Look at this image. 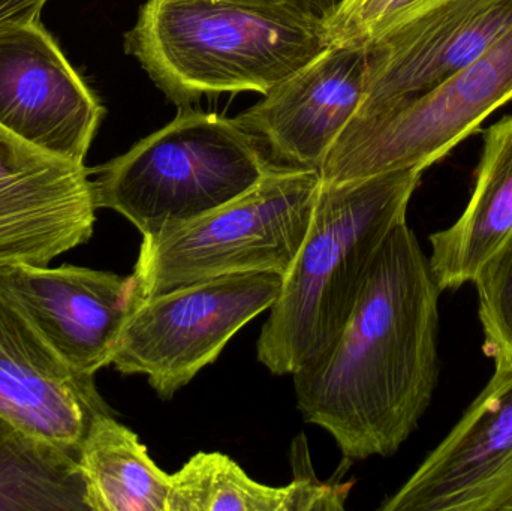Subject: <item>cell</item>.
<instances>
[{"instance_id":"cell-1","label":"cell","mask_w":512,"mask_h":511,"mask_svg":"<svg viewBox=\"0 0 512 511\" xmlns=\"http://www.w3.org/2000/svg\"><path fill=\"white\" fill-rule=\"evenodd\" d=\"M441 294L414 230L400 222L339 335L292 374L304 422L328 432L343 461L396 455L429 410Z\"/></svg>"},{"instance_id":"cell-2","label":"cell","mask_w":512,"mask_h":511,"mask_svg":"<svg viewBox=\"0 0 512 511\" xmlns=\"http://www.w3.org/2000/svg\"><path fill=\"white\" fill-rule=\"evenodd\" d=\"M327 23L291 0H147L126 33L168 101L270 92L325 48Z\"/></svg>"},{"instance_id":"cell-3","label":"cell","mask_w":512,"mask_h":511,"mask_svg":"<svg viewBox=\"0 0 512 511\" xmlns=\"http://www.w3.org/2000/svg\"><path fill=\"white\" fill-rule=\"evenodd\" d=\"M423 173L321 182L306 239L256 341L258 362L271 374L292 375L330 347L388 234L406 221Z\"/></svg>"},{"instance_id":"cell-4","label":"cell","mask_w":512,"mask_h":511,"mask_svg":"<svg viewBox=\"0 0 512 511\" xmlns=\"http://www.w3.org/2000/svg\"><path fill=\"white\" fill-rule=\"evenodd\" d=\"M279 167L236 119L186 105L90 174L96 207L153 239L236 200Z\"/></svg>"},{"instance_id":"cell-5","label":"cell","mask_w":512,"mask_h":511,"mask_svg":"<svg viewBox=\"0 0 512 511\" xmlns=\"http://www.w3.org/2000/svg\"><path fill=\"white\" fill-rule=\"evenodd\" d=\"M318 171L279 167L225 206L143 239L131 278L140 297L224 276L291 269L312 222Z\"/></svg>"},{"instance_id":"cell-6","label":"cell","mask_w":512,"mask_h":511,"mask_svg":"<svg viewBox=\"0 0 512 511\" xmlns=\"http://www.w3.org/2000/svg\"><path fill=\"white\" fill-rule=\"evenodd\" d=\"M512 101V27L480 57L432 89L364 122H351L319 176L325 185L388 171L427 170Z\"/></svg>"},{"instance_id":"cell-7","label":"cell","mask_w":512,"mask_h":511,"mask_svg":"<svg viewBox=\"0 0 512 511\" xmlns=\"http://www.w3.org/2000/svg\"><path fill=\"white\" fill-rule=\"evenodd\" d=\"M283 278L249 273L153 296L135 294L111 366L123 375H146L159 398H174L246 324L273 306Z\"/></svg>"},{"instance_id":"cell-8","label":"cell","mask_w":512,"mask_h":511,"mask_svg":"<svg viewBox=\"0 0 512 511\" xmlns=\"http://www.w3.org/2000/svg\"><path fill=\"white\" fill-rule=\"evenodd\" d=\"M102 114L41 20L0 29V126L47 155L84 165Z\"/></svg>"},{"instance_id":"cell-9","label":"cell","mask_w":512,"mask_h":511,"mask_svg":"<svg viewBox=\"0 0 512 511\" xmlns=\"http://www.w3.org/2000/svg\"><path fill=\"white\" fill-rule=\"evenodd\" d=\"M381 511H512V365L495 366L450 434Z\"/></svg>"},{"instance_id":"cell-10","label":"cell","mask_w":512,"mask_h":511,"mask_svg":"<svg viewBox=\"0 0 512 511\" xmlns=\"http://www.w3.org/2000/svg\"><path fill=\"white\" fill-rule=\"evenodd\" d=\"M511 27L512 0H448L388 30L367 47L364 98L351 122L373 119L432 89Z\"/></svg>"},{"instance_id":"cell-11","label":"cell","mask_w":512,"mask_h":511,"mask_svg":"<svg viewBox=\"0 0 512 511\" xmlns=\"http://www.w3.org/2000/svg\"><path fill=\"white\" fill-rule=\"evenodd\" d=\"M111 413L95 377L63 362L12 293L0 264V417L77 458L96 416Z\"/></svg>"},{"instance_id":"cell-12","label":"cell","mask_w":512,"mask_h":511,"mask_svg":"<svg viewBox=\"0 0 512 511\" xmlns=\"http://www.w3.org/2000/svg\"><path fill=\"white\" fill-rule=\"evenodd\" d=\"M366 75V47L331 44L236 120L274 164L319 173L360 110Z\"/></svg>"},{"instance_id":"cell-13","label":"cell","mask_w":512,"mask_h":511,"mask_svg":"<svg viewBox=\"0 0 512 511\" xmlns=\"http://www.w3.org/2000/svg\"><path fill=\"white\" fill-rule=\"evenodd\" d=\"M6 282L48 344L74 371L111 366L135 300L131 275L65 264H3Z\"/></svg>"},{"instance_id":"cell-14","label":"cell","mask_w":512,"mask_h":511,"mask_svg":"<svg viewBox=\"0 0 512 511\" xmlns=\"http://www.w3.org/2000/svg\"><path fill=\"white\" fill-rule=\"evenodd\" d=\"M96 210L86 165L62 161L0 177V264L48 266L89 242Z\"/></svg>"},{"instance_id":"cell-15","label":"cell","mask_w":512,"mask_h":511,"mask_svg":"<svg viewBox=\"0 0 512 511\" xmlns=\"http://www.w3.org/2000/svg\"><path fill=\"white\" fill-rule=\"evenodd\" d=\"M294 480L282 488L262 485L230 456L200 452L171 474L168 511H342L354 483L315 476L306 435L292 444Z\"/></svg>"},{"instance_id":"cell-16","label":"cell","mask_w":512,"mask_h":511,"mask_svg":"<svg viewBox=\"0 0 512 511\" xmlns=\"http://www.w3.org/2000/svg\"><path fill=\"white\" fill-rule=\"evenodd\" d=\"M512 231V116L484 134L474 191L456 222L429 237L430 269L441 291L472 284Z\"/></svg>"},{"instance_id":"cell-17","label":"cell","mask_w":512,"mask_h":511,"mask_svg":"<svg viewBox=\"0 0 512 511\" xmlns=\"http://www.w3.org/2000/svg\"><path fill=\"white\" fill-rule=\"evenodd\" d=\"M78 467L90 511H168L173 480L131 429L111 413L95 417Z\"/></svg>"},{"instance_id":"cell-18","label":"cell","mask_w":512,"mask_h":511,"mask_svg":"<svg viewBox=\"0 0 512 511\" xmlns=\"http://www.w3.org/2000/svg\"><path fill=\"white\" fill-rule=\"evenodd\" d=\"M0 511H90L77 458L12 429L0 441Z\"/></svg>"},{"instance_id":"cell-19","label":"cell","mask_w":512,"mask_h":511,"mask_svg":"<svg viewBox=\"0 0 512 511\" xmlns=\"http://www.w3.org/2000/svg\"><path fill=\"white\" fill-rule=\"evenodd\" d=\"M472 284L480 305L484 354L495 366L512 365V231L487 258Z\"/></svg>"},{"instance_id":"cell-20","label":"cell","mask_w":512,"mask_h":511,"mask_svg":"<svg viewBox=\"0 0 512 511\" xmlns=\"http://www.w3.org/2000/svg\"><path fill=\"white\" fill-rule=\"evenodd\" d=\"M448 0H340L328 18L331 44L369 47L379 36Z\"/></svg>"},{"instance_id":"cell-21","label":"cell","mask_w":512,"mask_h":511,"mask_svg":"<svg viewBox=\"0 0 512 511\" xmlns=\"http://www.w3.org/2000/svg\"><path fill=\"white\" fill-rule=\"evenodd\" d=\"M62 162L24 143L0 126V177L18 176ZM66 162V161H65Z\"/></svg>"},{"instance_id":"cell-22","label":"cell","mask_w":512,"mask_h":511,"mask_svg":"<svg viewBox=\"0 0 512 511\" xmlns=\"http://www.w3.org/2000/svg\"><path fill=\"white\" fill-rule=\"evenodd\" d=\"M48 2L50 0H0V29L39 20Z\"/></svg>"},{"instance_id":"cell-23","label":"cell","mask_w":512,"mask_h":511,"mask_svg":"<svg viewBox=\"0 0 512 511\" xmlns=\"http://www.w3.org/2000/svg\"><path fill=\"white\" fill-rule=\"evenodd\" d=\"M310 14L327 21L333 15L337 0H291Z\"/></svg>"},{"instance_id":"cell-24","label":"cell","mask_w":512,"mask_h":511,"mask_svg":"<svg viewBox=\"0 0 512 511\" xmlns=\"http://www.w3.org/2000/svg\"><path fill=\"white\" fill-rule=\"evenodd\" d=\"M12 429H15L14 426L9 425V423L6 422L5 419H2V417H0V441H2L3 438L6 437V435L11 434Z\"/></svg>"}]
</instances>
